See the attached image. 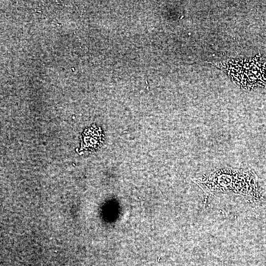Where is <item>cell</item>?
Masks as SVG:
<instances>
[{"instance_id":"1","label":"cell","mask_w":266,"mask_h":266,"mask_svg":"<svg viewBox=\"0 0 266 266\" xmlns=\"http://www.w3.org/2000/svg\"><path fill=\"white\" fill-rule=\"evenodd\" d=\"M191 179L202 190L205 197L233 195L250 202H257L261 199L258 177L252 169L223 166Z\"/></svg>"},{"instance_id":"2","label":"cell","mask_w":266,"mask_h":266,"mask_svg":"<svg viewBox=\"0 0 266 266\" xmlns=\"http://www.w3.org/2000/svg\"><path fill=\"white\" fill-rule=\"evenodd\" d=\"M261 61V58H254L214 65L225 71L241 88L250 90L257 86L266 87V62Z\"/></svg>"}]
</instances>
